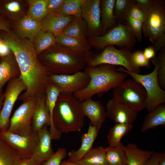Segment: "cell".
<instances>
[{
  "instance_id": "1",
  "label": "cell",
  "mask_w": 165,
  "mask_h": 165,
  "mask_svg": "<svg viewBox=\"0 0 165 165\" xmlns=\"http://www.w3.org/2000/svg\"><path fill=\"white\" fill-rule=\"evenodd\" d=\"M3 39L14 54L20 71L19 79L26 87L23 98L45 96L50 74L38 60L33 43L10 34Z\"/></svg>"
},
{
  "instance_id": "2",
  "label": "cell",
  "mask_w": 165,
  "mask_h": 165,
  "mask_svg": "<svg viewBox=\"0 0 165 165\" xmlns=\"http://www.w3.org/2000/svg\"><path fill=\"white\" fill-rule=\"evenodd\" d=\"M83 71L89 76V82L85 88L73 94L80 101L113 89L128 76L125 72L117 71L116 66L108 64L94 67L87 66Z\"/></svg>"
},
{
  "instance_id": "3",
  "label": "cell",
  "mask_w": 165,
  "mask_h": 165,
  "mask_svg": "<svg viewBox=\"0 0 165 165\" xmlns=\"http://www.w3.org/2000/svg\"><path fill=\"white\" fill-rule=\"evenodd\" d=\"M84 116L81 101L73 95L60 94L53 116V125L59 132L80 131L84 126Z\"/></svg>"
},
{
  "instance_id": "4",
  "label": "cell",
  "mask_w": 165,
  "mask_h": 165,
  "mask_svg": "<svg viewBox=\"0 0 165 165\" xmlns=\"http://www.w3.org/2000/svg\"><path fill=\"white\" fill-rule=\"evenodd\" d=\"M85 53L58 45L51 48L44 55L46 65L50 74L69 75L84 69L87 65Z\"/></svg>"
},
{
  "instance_id": "5",
  "label": "cell",
  "mask_w": 165,
  "mask_h": 165,
  "mask_svg": "<svg viewBox=\"0 0 165 165\" xmlns=\"http://www.w3.org/2000/svg\"><path fill=\"white\" fill-rule=\"evenodd\" d=\"M154 65L153 71L146 75L129 72L119 66L117 68L119 72H125L140 83L145 88L147 97L145 108L148 112L158 105L165 102V91L160 86L158 81L159 61L156 57L150 60Z\"/></svg>"
},
{
  "instance_id": "6",
  "label": "cell",
  "mask_w": 165,
  "mask_h": 165,
  "mask_svg": "<svg viewBox=\"0 0 165 165\" xmlns=\"http://www.w3.org/2000/svg\"><path fill=\"white\" fill-rule=\"evenodd\" d=\"M89 45L97 49H104L107 46L116 45L120 48L132 50L135 46L136 38L126 24L118 21V24L102 35H90Z\"/></svg>"
},
{
  "instance_id": "7",
  "label": "cell",
  "mask_w": 165,
  "mask_h": 165,
  "mask_svg": "<svg viewBox=\"0 0 165 165\" xmlns=\"http://www.w3.org/2000/svg\"><path fill=\"white\" fill-rule=\"evenodd\" d=\"M131 50L126 48L117 49L114 46L105 47L99 54L87 57L86 64L89 66H95L101 64L119 65L127 70L140 74V69L133 62Z\"/></svg>"
},
{
  "instance_id": "8",
  "label": "cell",
  "mask_w": 165,
  "mask_h": 165,
  "mask_svg": "<svg viewBox=\"0 0 165 165\" xmlns=\"http://www.w3.org/2000/svg\"><path fill=\"white\" fill-rule=\"evenodd\" d=\"M113 89L112 97L127 104L137 112L145 108L146 91L143 86L133 79H125Z\"/></svg>"
},
{
  "instance_id": "9",
  "label": "cell",
  "mask_w": 165,
  "mask_h": 165,
  "mask_svg": "<svg viewBox=\"0 0 165 165\" xmlns=\"http://www.w3.org/2000/svg\"><path fill=\"white\" fill-rule=\"evenodd\" d=\"M142 32L152 44L165 36V9L162 1L156 0L145 14Z\"/></svg>"
},
{
  "instance_id": "10",
  "label": "cell",
  "mask_w": 165,
  "mask_h": 165,
  "mask_svg": "<svg viewBox=\"0 0 165 165\" xmlns=\"http://www.w3.org/2000/svg\"><path fill=\"white\" fill-rule=\"evenodd\" d=\"M37 101L35 98H30L17 109L10 120L8 131L21 135L31 132L32 117Z\"/></svg>"
},
{
  "instance_id": "11",
  "label": "cell",
  "mask_w": 165,
  "mask_h": 165,
  "mask_svg": "<svg viewBox=\"0 0 165 165\" xmlns=\"http://www.w3.org/2000/svg\"><path fill=\"white\" fill-rule=\"evenodd\" d=\"M0 135L22 159L31 158L33 155L38 142L37 132L32 130L28 135H21L7 130L1 132Z\"/></svg>"
},
{
  "instance_id": "12",
  "label": "cell",
  "mask_w": 165,
  "mask_h": 165,
  "mask_svg": "<svg viewBox=\"0 0 165 165\" xmlns=\"http://www.w3.org/2000/svg\"><path fill=\"white\" fill-rule=\"evenodd\" d=\"M51 81L59 89L61 94L73 95L85 88L90 78L84 72L79 71L69 75L50 74Z\"/></svg>"
},
{
  "instance_id": "13",
  "label": "cell",
  "mask_w": 165,
  "mask_h": 165,
  "mask_svg": "<svg viewBox=\"0 0 165 165\" xmlns=\"http://www.w3.org/2000/svg\"><path fill=\"white\" fill-rule=\"evenodd\" d=\"M26 87L19 78L13 79L9 82L5 94L3 106L0 112V132L8 130L10 117L14 105L20 94Z\"/></svg>"
},
{
  "instance_id": "14",
  "label": "cell",
  "mask_w": 165,
  "mask_h": 165,
  "mask_svg": "<svg viewBox=\"0 0 165 165\" xmlns=\"http://www.w3.org/2000/svg\"><path fill=\"white\" fill-rule=\"evenodd\" d=\"M101 0H86L81 8L82 18L87 24V35L99 36L102 32Z\"/></svg>"
},
{
  "instance_id": "15",
  "label": "cell",
  "mask_w": 165,
  "mask_h": 165,
  "mask_svg": "<svg viewBox=\"0 0 165 165\" xmlns=\"http://www.w3.org/2000/svg\"><path fill=\"white\" fill-rule=\"evenodd\" d=\"M105 108L107 117L116 123L132 125L137 118L138 113L130 106L113 97Z\"/></svg>"
},
{
  "instance_id": "16",
  "label": "cell",
  "mask_w": 165,
  "mask_h": 165,
  "mask_svg": "<svg viewBox=\"0 0 165 165\" xmlns=\"http://www.w3.org/2000/svg\"><path fill=\"white\" fill-rule=\"evenodd\" d=\"M81 106L84 116L90 120V123L99 130L107 117L105 108L101 102L90 98L81 101Z\"/></svg>"
},
{
  "instance_id": "17",
  "label": "cell",
  "mask_w": 165,
  "mask_h": 165,
  "mask_svg": "<svg viewBox=\"0 0 165 165\" xmlns=\"http://www.w3.org/2000/svg\"><path fill=\"white\" fill-rule=\"evenodd\" d=\"M48 126L45 125L38 132V144L32 156L38 165L49 159L54 153L51 145L53 140Z\"/></svg>"
},
{
  "instance_id": "18",
  "label": "cell",
  "mask_w": 165,
  "mask_h": 165,
  "mask_svg": "<svg viewBox=\"0 0 165 165\" xmlns=\"http://www.w3.org/2000/svg\"><path fill=\"white\" fill-rule=\"evenodd\" d=\"M99 132V130L90 123L87 133L81 136L80 147L77 150H72L69 152L67 160L76 163L82 159L93 148Z\"/></svg>"
},
{
  "instance_id": "19",
  "label": "cell",
  "mask_w": 165,
  "mask_h": 165,
  "mask_svg": "<svg viewBox=\"0 0 165 165\" xmlns=\"http://www.w3.org/2000/svg\"><path fill=\"white\" fill-rule=\"evenodd\" d=\"M75 17L62 16L56 13H50L40 22L41 30L50 32L56 36L62 34L66 27Z\"/></svg>"
},
{
  "instance_id": "20",
  "label": "cell",
  "mask_w": 165,
  "mask_h": 165,
  "mask_svg": "<svg viewBox=\"0 0 165 165\" xmlns=\"http://www.w3.org/2000/svg\"><path fill=\"white\" fill-rule=\"evenodd\" d=\"M61 94V91L59 88L50 80L46 88V104L51 119L49 130L53 139L54 140L60 139L61 135V134L55 128L53 121L54 109Z\"/></svg>"
},
{
  "instance_id": "21",
  "label": "cell",
  "mask_w": 165,
  "mask_h": 165,
  "mask_svg": "<svg viewBox=\"0 0 165 165\" xmlns=\"http://www.w3.org/2000/svg\"><path fill=\"white\" fill-rule=\"evenodd\" d=\"M51 119L46 104V96L38 97L32 119V129L36 132L45 125L50 126Z\"/></svg>"
},
{
  "instance_id": "22",
  "label": "cell",
  "mask_w": 165,
  "mask_h": 165,
  "mask_svg": "<svg viewBox=\"0 0 165 165\" xmlns=\"http://www.w3.org/2000/svg\"><path fill=\"white\" fill-rule=\"evenodd\" d=\"M127 159V165H147L153 154V150L140 149L134 144L129 143L125 146Z\"/></svg>"
},
{
  "instance_id": "23",
  "label": "cell",
  "mask_w": 165,
  "mask_h": 165,
  "mask_svg": "<svg viewBox=\"0 0 165 165\" xmlns=\"http://www.w3.org/2000/svg\"><path fill=\"white\" fill-rule=\"evenodd\" d=\"M159 126H165V104H161L149 112L141 126V132L156 128Z\"/></svg>"
},
{
  "instance_id": "24",
  "label": "cell",
  "mask_w": 165,
  "mask_h": 165,
  "mask_svg": "<svg viewBox=\"0 0 165 165\" xmlns=\"http://www.w3.org/2000/svg\"><path fill=\"white\" fill-rule=\"evenodd\" d=\"M115 1H101V33L103 35L116 26L118 23V21L114 15L113 12Z\"/></svg>"
},
{
  "instance_id": "25",
  "label": "cell",
  "mask_w": 165,
  "mask_h": 165,
  "mask_svg": "<svg viewBox=\"0 0 165 165\" xmlns=\"http://www.w3.org/2000/svg\"><path fill=\"white\" fill-rule=\"evenodd\" d=\"M56 43L67 48L89 55V44L86 38H75L61 34L55 36Z\"/></svg>"
},
{
  "instance_id": "26",
  "label": "cell",
  "mask_w": 165,
  "mask_h": 165,
  "mask_svg": "<svg viewBox=\"0 0 165 165\" xmlns=\"http://www.w3.org/2000/svg\"><path fill=\"white\" fill-rule=\"evenodd\" d=\"M41 29V22L26 16L19 22L17 30L20 35L28 38L30 42L34 41L36 35Z\"/></svg>"
},
{
  "instance_id": "27",
  "label": "cell",
  "mask_w": 165,
  "mask_h": 165,
  "mask_svg": "<svg viewBox=\"0 0 165 165\" xmlns=\"http://www.w3.org/2000/svg\"><path fill=\"white\" fill-rule=\"evenodd\" d=\"M76 163L77 165H108L105 148L101 146L92 148Z\"/></svg>"
},
{
  "instance_id": "28",
  "label": "cell",
  "mask_w": 165,
  "mask_h": 165,
  "mask_svg": "<svg viewBox=\"0 0 165 165\" xmlns=\"http://www.w3.org/2000/svg\"><path fill=\"white\" fill-rule=\"evenodd\" d=\"M108 165H127L125 146L121 143L118 146L105 148Z\"/></svg>"
},
{
  "instance_id": "29",
  "label": "cell",
  "mask_w": 165,
  "mask_h": 165,
  "mask_svg": "<svg viewBox=\"0 0 165 165\" xmlns=\"http://www.w3.org/2000/svg\"><path fill=\"white\" fill-rule=\"evenodd\" d=\"M131 124L116 123L111 128L107 135V141L109 146L115 147L119 145L121 142L122 138L132 129Z\"/></svg>"
},
{
  "instance_id": "30",
  "label": "cell",
  "mask_w": 165,
  "mask_h": 165,
  "mask_svg": "<svg viewBox=\"0 0 165 165\" xmlns=\"http://www.w3.org/2000/svg\"><path fill=\"white\" fill-rule=\"evenodd\" d=\"M0 132V165H18L22 159L2 138Z\"/></svg>"
},
{
  "instance_id": "31",
  "label": "cell",
  "mask_w": 165,
  "mask_h": 165,
  "mask_svg": "<svg viewBox=\"0 0 165 165\" xmlns=\"http://www.w3.org/2000/svg\"><path fill=\"white\" fill-rule=\"evenodd\" d=\"M38 55L44 50L55 45V36L52 33L42 30L38 32L34 40Z\"/></svg>"
},
{
  "instance_id": "32",
  "label": "cell",
  "mask_w": 165,
  "mask_h": 165,
  "mask_svg": "<svg viewBox=\"0 0 165 165\" xmlns=\"http://www.w3.org/2000/svg\"><path fill=\"white\" fill-rule=\"evenodd\" d=\"M75 38H86L87 35L86 22L82 19L75 17L66 27L62 34Z\"/></svg>"
},
{
  "instance_id": "33",
  "label": "cell",
  "mask_w": 165,
  "mask_h": 165,
  "mask_svg": "<svg viewBox=\"0 0 165 165\" xmlns=\"http://www.w3.org/2000/svg\"><path fill=\"white\" fill-rule=\"evenodd\" d=\"M27 16L34 20L41 22L48 15L46 0H29Z\"/></svg>"
},
{
  "instance_id": "34",
  "label": "cell",
  "mask_w": 165,
  "mask_h": 165,
  "mask_svg": "<svg viewBox=\"0 0 165 165\" xmlns=\"http://www.w3.org/2000/svg\"><path fill=\"white\" fill-rule=\"evenodd\" d=\"M86 0H64L56 13L64 16H73L82 19L81 6Z\"/></svg>"
},
{
  "instance_id": "35",
  "label": "cell",
  "mask_w": 165,
  "mask_h": 165,
  "mask_svg": "<svg viewBox=\"0 0 165 165\" xmlns=\"http://www.w3.org/2000/svg\"><path fill=\"white\" fill-rule=\"evenodd\" d=\"M13 61L10 55L3 57L0 62V92L3 86L15 74Z\"/></svg>"
},
{
  "instance_id": "36",
  "label": "cell",
  "mask_w": 165,
  "mask_h": 165,
  "mask_svg": "<svg viewBox=\"0 0 165 165\" xmlns=\"http://www.w3.org/2000/svg\"><path fill=\"white\" fill-rule=\"evenodd\" d=\"M133 0H116L114 8V14L118 21L122 23L126 20L129 8Z\"/></svg>"
},
{
  "instance_id": "37",
  "label": "cell",
  "mask_w": 165,
  "mask_h": 165,
  "mask_svg": "<svg viewBox=\"0 0 165 165\" xmlns=\"http://www.w3.org/2000/svg\"><path fill=\"white\" fill-rule=\"evenodd\" d=\"M126 24L130 28L139 42L142 39L143 23L127 15L126 19Z\"/></svg>"
},
{
  "instance_id": "38",
  "label": "cell",
  "mask_w": 165,
  "mask_h": 165,
  "mask_svg": "<svg viewBox=\"0 0 165 165\" xmlns=\"http://www.w3.org/2000/svg\"><path fill=\"white\" fill-rule=\"evenodd\" d=\"M157 59L160 66L158 73V81L161 89L165 90V48L160 51Z\"/></svg>"
},
{
  "instance_id": "39",
  "label": "cell",
  "mask_w": 165,
  "mask_h": 165,
  "mask_svg": "<svg viewBox=\"0 0 165 165\" xmlns=\"http://www.w3.org/2000/svg\"><path fill=\"white\" fill-rule=\"evenodd\" d=\"M67 155V150L65 148H59L49 159L43 162L41 165H60Z\"/></svg>"
},
{
  "instance_id": "40",
  "label": "cell",
  "mask_w": 165,
  "mask_h": 165,
  "mask_svg": "<svg viewBox=\"0 0 165 165\" xmlns=\"http://www.w3.org/2000/svg\"><path fill=\"white\" fill-rule=\"evenodd\" d=\"M132 58L133 63L137 67L150 68V61L145 57L141 50H137L132 53Z\"/></svg>"
},
{
  "instance_id": "41",
  "label": "cell",
  "mask_w": 165,
  "mask_h": 165,
  "mask_svg": "<svg viewBox=\"0 0 165 165\" xmlns=\"http://www.w3.org/2000/svg\"><path fill=\"white\" fill-rule=\"evenodd\" d=\"M127 15H129L133 18L140 20L143 23L145 18V14L134 3L133 0L129 8Z\"/></svg>"
},
{
  "instance_id": "42",
  "label": "cell",
  "mask_w": 165,
  "mask_h": 165,
  "mask_svg": "<svg viewBox=\"0 0 165 165\" xmlns=\"http://www.w3.org/2000/svg\"><path fill=\"white\" fill-rule=\"evenodd\" d=\"M64 0H46L48 15L57 12L60 8Z\"/></svg>"
},
{
  "instance_id": "43",
  "label": "cell",
  "mask_w": 165,
  "mask_h": 165,
  "mask_svg": "<svg viewBox=\"0 0 165 165\" xmlns=\"http://www.w3.org/2000/svg\"><path fill=\"white\" fill-rule=\"evenodd\" d=\"M156 0H133L134 3L145 14L154 4Z\"/></svg>"
},
{
  "instance_id": "44",
  "label": "cell",
  "mask_w": 165,
  "mask_h": 165,
  "mask_svg": "<svg viewBox=\"0 0 165 165\" xmlns=\"http://www.w3.org/2000/svg\"><path fill=\"white\" fill-rule=\"evenodd\" d=\"M11 51L8 44L0 36V57H3L9 55Z\"/></svg>"
},
{
  "instance_id": "45",
  "label": "cell",
  "mask_w": 165,
  "mask_h": 165,
  "mask_svg": "<svg viewBox=\"0 0 165 165\" xmlns=\"http://www.w3.org/2000/svg\"><path fill=\"white\" fill-rule=\"evenodd\" d=\"M4 7L6 11L12 13L18 12L20 9V4L16 1H12L6 3Z\"/></svg>"
},
{
  "instance_id": "46",
  "label": "cell",
  "mask_w": 165,
  "mask_h": 165,
  "mask_svg": "<svg viewBox=\"0 0 165 165\" xmlns=\"http://www.w3.org/2000/svg\"><path fill=\"white\" fill-rule=\"evenodd\" d=\"M143 52L145 57L150 61L156 57V52L152 45L145 48Z\"/></svg>"
},
{
  "instance_id": "47",
  "label": "cell",
  "mask_w": 165,
  "mask_h": 165,
  "mask_svg": "<svg viewBox=\"0 0 165 165\" xmlns=\"http://www.w3.org/2000/svg\"><path fill=\"white\" fill-rule=\"evenodd\" d=\"M162 153L159 152H155L149 160L147 165H158Z\"/></svg>"
},
{
  "instance_id": "48",
  "label": "cell",
  "mask_w": 165,
  "mask_h": 165,
  "mask_svg": "<svg viewBox=\"0 0 165 165\" xmlns=\"http://www.w3.org/2000/svg\"><path fill=\"white\" fill-rule=\"evenodd\" d=\"M154 48L156 52L160 51L165 48V36L159 39L152 45Z\"/></svg>"
},
{
  "instance_id": "49",
  "label": "cell",
  "mask_w": 165,
  "mask_h": 165,
  "mask_svg": "<svg viewBox=\"0 0 165 165\" xmlns=\"http://www.w3.org/2000/svg\"><path fill=\"white\" fill-rule=\"evenodd\" d=\"M18 165H38L37 161L33 157L27 159H22Z\"/></svg>"
},
{
  "instance_id": "50",
  "label": "cell",
  "mask_w": 165,
  "mask_h": 165,
  "mask_svg": "<svg viewBox=\"0 0 165 165\" xmlns=\"http://www.w3.org/2000/svg\"><path fill=\"white\" fill-rule=\"evenodd\" d=\"M0 30H3L7 32H9V28L7 22L0 20Z\"/></svg>"
},
{
  "instance_id": "51",
  "label": "cell",
  "mask_w": 165,
  "mask_h": 165,
  "mask_svg": "<svg viewBox=\"0 0 165 165\" xmlns=\"http://www.w3.org/2000/svg\"><path fill=\"white\" fill-rule=\"evenodd\" d=\"M158 165H165V153H162Z\"/></svg>"
},
{
  "instance_id": "52",
  "label": "cell",
  "mask_w": 165,
  "mask_h": 165,
  "mask_svg": "<svg viewBox=\"0 0 165 165\" xmlns=\"http://www.w3.org/2000/svg\"><path fill=\"white\" fill-rule=\"evenodd\" d=\"M60 165H77L76 163H73L68 160H63Z\"/></svg>"
},
{
  "instance_id": "53",
  "label": "cell",
  "mask_w": 165,
  "mask_h": 165,
  "mask_svg": "<svg viewBox=\"0 0 165 165\" xmlns=\"http://www.w3.org/2000/svg\"><path fill=\"white\" fill-rule=\"evenodd\" d=\"M1 103H2V101H1V97L0 96V110L1 107Z\"/></svg>"
}]
</instances>
